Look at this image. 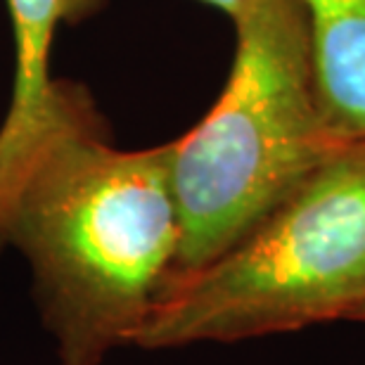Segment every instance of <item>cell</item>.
Listing matches in <instances>:
<instances>
[{
  "instance_id": "cell-1",
  "label": "cell",
  "mask_w": 365,
  "mask_h": 365,
  "mask_svg": "<svg viewBox=\"0 0 365 365\" xmlns=\"http://www.w3.org/2000/svg\"><path fill=\"white\" fill-rule=\"evenodd\" d=\"M173 145L116 150L93 100L64 83L0 223L31 266L60 365H100L130 344L169 284L180 247Z\"/></svg>"
},
{
  "instance_id": "cell-2",
  "label": "cell",
  "mask_w": 365,
  "mask_h": 365,
  "mask_svg": "<svg viewBox=\"0 0 365 365\" xmlns=\"http://www.w3.org/2000/svg\"><path fill=\"white\" fill-rule=\"evenodd\" d=\"M211 112L173 140L180 247L171 280L209 266L349 143L320 102L302 0H250Z\"/></svg>"
},
{
  "instance_id": "cell-3",
  "label": "cell",
  "mask_w": 365,
  "mask_h": 365,
  "mask_svg": "<svg viewBox=\"0 0 365 365\" xmlns=\"http://www.w3.org/2000/svg\"><path fill=\"white\" fill-rule=\"evenodd\" d=\"M365 306V140L209 266L166 284L130 344L176 349L354 320Z\"/></svg>"
},
{
  "instance_id": "cell-4",
  "label": "cell",
  "mask_w": 365,
  "mask_h": 365,
  "mask_svg": "<svg viewBox=\"0 0 365 365\" xmlns=\"http://www.w3.org/2000/svg\"><path fill=\"white\" fill-rule=\"evenodd\" d=\"M102 0H7L14 26V88L0 123V223L29 159L41 145L62 102L64 81L50 78V48L64 21L74 24Z\"/></svg>"
},
{
  "instance_id": "cell-5",
  "label": "cell",
  "mask_w": 365,
  "mask_h": 365,
  "mask_svg": "<svg viewBox=\"0 0 365 365\" xmlns=\"http://www.w3.org/2000/svg\"><path fill=\"white\" fill-rule=\"evenodd\" d=\"M325 116L344 143L365 140V0H302Z\"/></svg>"
},
{
  "instance_id": "cell-6",
  "label": "cell",
  "mask_w": 365,
  "mask_h": 365,
  "mask_svg": "<svg viewBox=\"0 0 365 365\" xmlns=\"http://www.w3.org/2000/svg\"><path fill=\"white\" fill-rule=\"evenodd\" d=\"M202 3L214 5V7H218L221 12L228 14L230 19H235L237 14L242 12L247 5H250V0H202Z\"/></svg>"
},
{
  "instance_id": "cell-7",
  "label": "cell",
  "mask_w": 365,
  "mask_h": 365,
  "mask_svg": "<svg viewBox=\"0 0 365 365\" xmlns=\"http://www.w3.org/2000/svg\"><path fill=\"white\" fill-rule=\"evenodd\" d=\"M354 320H363V323H365V306H363V309L359 311V313H356V318Z\"/></svg>"
}]
</instances>
